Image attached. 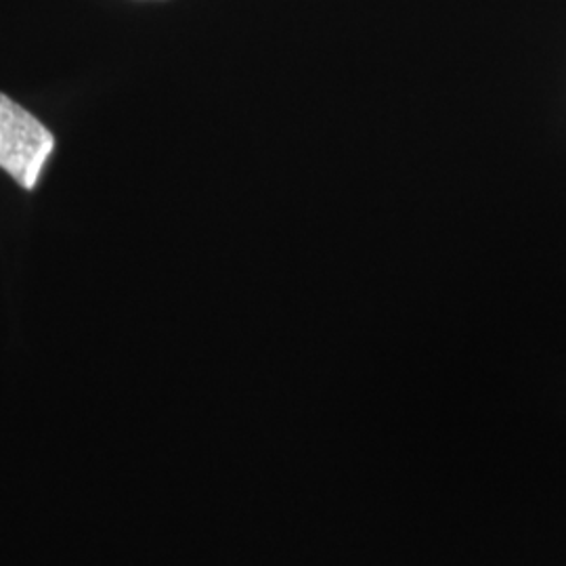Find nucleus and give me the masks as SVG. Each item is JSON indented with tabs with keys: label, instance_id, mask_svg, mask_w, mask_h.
Here are the masks:
<instances>
[{
	"label": "nucleus",
	"instance_id": "nucleus-1",
	"mask_svg": "<svg viewBox=\"0 0 566 566\" xmlns=\"http://www.w3.org/2000/svg\"><path fill=\"white\" fill-rule=\"evenodd\" d=\"M53 149L51 130L0 93V168L23 189H34Z\"/></svg>",
	"mask_w": 566,
	"mask_h": 566
}]
</instances>
